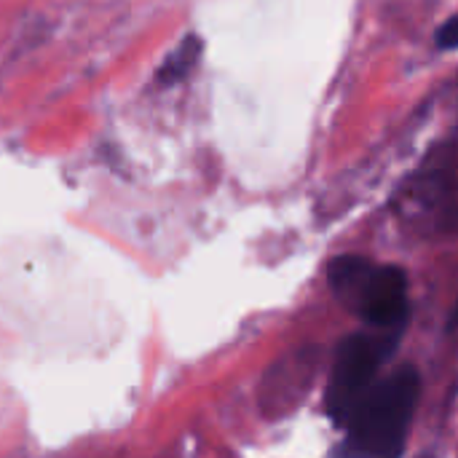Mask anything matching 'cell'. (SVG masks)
<instances>
[{
	"label": "cell",
	"instance_id": "cell-1",
	"mask_svg": "<svg viewBox=\"0 0 458 458\" xmlns=\"http://www.w3.org/2000/svg\"><path fill=\"white\" fill-rule=\"evenodd\" d=\"M421 378L405 365L378 381L349 419L346 440L330 458H400L419 403Z\"/></svg>",
	"mask_w": 458,
	"mask_h": 458
},
{
	"label": "cell",
	"instance_id": "cell-4",
	"mask_svg": "<svg viewBox=\"0 0 458 458\" xmlns=\"http://www.w3.org/2000/svg\"><path fill=\"white\" fill-rule=\"evenodd\" d=\"M201 38L199 35H185L182 38V43L164 59V64L158 67V72H156V83L158 86H174V83H180V81H185L193 70H196V64H199V59H201Z\"/></svg>",
	"mask_w": 458,
	"mask_h": 458
},
{
	"label": "cell",
	"instance_id": "cell-6",
	"mask_svg": "<svg viewBox=\"0 0 458 458\" xmlns=\"http://www.w3.org/2000/svg\"><path fill=\"white\" fill-rule=\"evenodd\" d=\"M454 327H458V301H456V306H454V314H451V330Z\"/></svg>",
	"mask_w": 458,
	"mask_h": 458
},
{
	"label": "cell",
	"instance_id": "cell-2",
	"mask_svg": "<svg viewBox=\"0 0 458 458\" xmlns=\"http://www.w3.org/2000/svg\"><path fill=\"white\" fill-rule=\"evenodd\" d=\"M333 293L378 330H397L408 314V279L397 266H376L357 255L330 263Z\"/></svg>",
	"mask_w": 458,
	"mask_h": 458
},
{
	"label": "cell",
	"instance_id": "cell-3",
	"mask_svg": "<svg viewBox=\"0 0 458 458\" xmlns=\"http://www.w3.org/2000/svg\"><path fill=\"white\" fill-rule=\"evenodd\" d=\"M394 330L349 335L341 344L327 386V416L335 427H346L357 405L376 386V376L394 352Z\"/></svg>",
	"mask_w": 458,
	"mask_h": 458
},
{
	"label": "cell",
	"instance_id": "cell-5",
	"mask_svg": "<svg viewBox=\"0 0 458 458\" xmlns=\"http://www.w3.org/2000/svg\"><path fill=\"white\" fill-rule=\"evenodd\" d=\"M435 40H437L440 48H458V13L456 16H451V19L437 30Z\"/></svg>",
	"mask_w": 458,
	"mask_h": 458
}]
</instances>
